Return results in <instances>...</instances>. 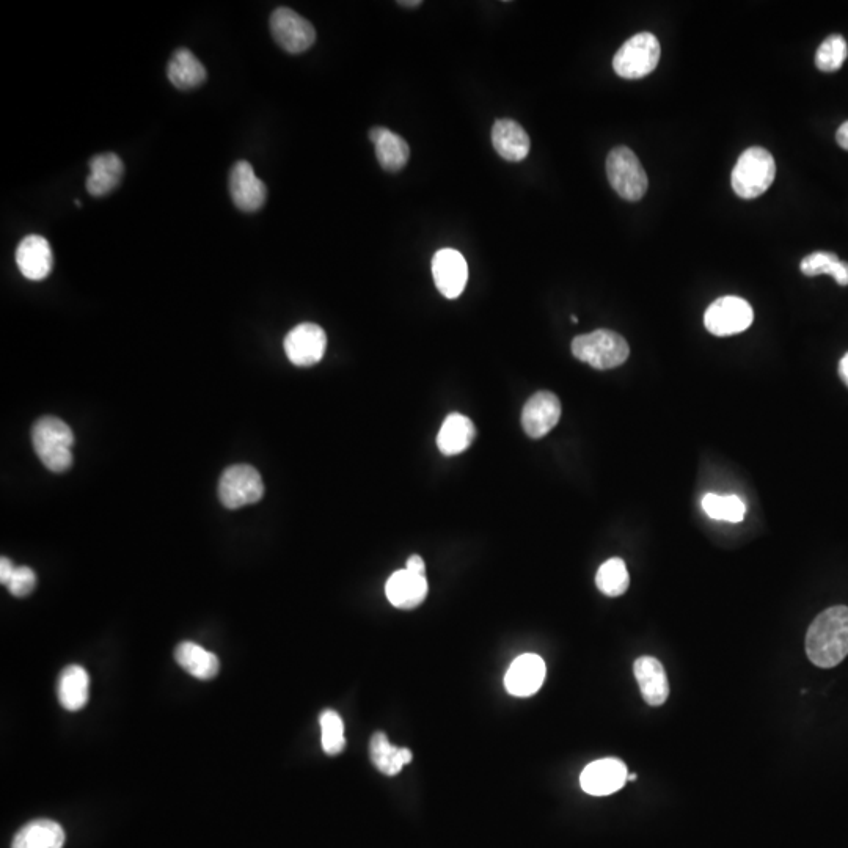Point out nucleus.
<instances>
[{"mask_svg": "<svg viewBox=\"0 0 848 848\" xmlns=\"http://www.w3.org/2000/svg\"><path fill=\"white\" fill-rule=\"evenodd\" d=\"M544 660L536 654H523L509 666L505 676V687L509 695L528 698L538 693L545 680Z\"/></svg>", "mask_w": 848, "mask_h": 848, "instance_id": "2eb2a0df", "label": "nucleus"}, {"mask_svg": "<svg viewBox=\"0 0 848 848\" xmlns=\"http://www.w3.org/2000/svg\"><path fill=\"white\" fill-rule=\"evenodd\" d=\"M230 194L236 208L244 212H256L267 200V187L255 175L252 164L239 161L230 172Z\"/></svg>", "mask_w": 848, "mask_h": 848, "instance_id": "ddd939ff", "label": "nucleus"}, {"mask_svg": "<svg viewBox=\"0 0 848 848\" xmlns=\"http://www.w3.org/2000/svg\"><path fill=\"white\" fill-rule=\"evenodd\" d=\"M60 704L70 712L84 709L90 695V676L82 666L70 665L63 669L57 685Z\"/></svg>", "mask_w": 848, "mask_h": 848, "instance_id": "5701e85b", "label": "nucleus"}, {"mask_svg": "<svg viewBox=\"0 0 848 848\" xmlns=\"http://www.w3.org/2000/svg\"><path fill=\"white\" fill-rule=\"evenodd\" d=\"M170 82L180 90H192L206 81L205 65L189 49L180 48L172 55L167 68Z\"/></svg>", "mask_w": 848, "mask_h": 848, "instance_id": "bb28decb", "label": "nucleus"}, {"mask_svg": "<svg viewBox=\"0 0 848 848\" xmlns=\"http://www.w3.org/2000/svg\"><path fill=\"white\" fill-rule=\"evenodd\" d=\"M839 376H841L842 381L848 387V352L842 357L841 362H839Z\"/></svg>", "mask_w": 848, "mask_h": 848, "instance_id": "e433bc0d", "label": "nucleus"}, {"mask_svg": "<svg viewBox=\"0 0 848 848\" xmlns=\"http://www.w3.org/2000/svg\"><path fill=\"white\" fill-rule=\"evenodd\" d=\"M572 354L580 362L596 370H613L629 359L630 348L626 338L613 330H594L572 341Z\"/></svg>", "mask_w": 848, "mask_h": 848, "instance_id": "20e7f679", "label": "nucleus"}, {"mask_svg": "<svg viewBox=\"0 0 848 848\" xmlns=\"http://www.w3.org/2000/svg\"><path fill=\"white\" fill-rule=\"evenodd\" d=\"M836 140H838L839 147L844 148V150L848 151V121H845L844 125L838 129V134H836Z\"/></svg>", "mask_w": 848, "mask_h": 848, "instance_id": "c9c22d12", "label": "nucleus"}, {"mask_svg": "<svg viewBox=\"0 0 848 848\" xmlns=\"http://www.w3.org/2000/svg\"><path fill=\"white\" fill-rule=\"evenodd\" d=\"M370 759L382 775L396 776L414 756L407 748L392 745L385 732H376L370 740Z\"/></svg>", "mask_w": 848, "mask_h": 848, "instance_id": "393cba45", "label": "nucleus"}, {"mask_svg": "<svg viewBox=\"0 0 848 848\" xmlns=\"http://www.w3.org/2000/svg\"><path fill=\"white\" fill-rule=\"evenodd\" d=\"M776 176L772 153L761 147H751L740 156L732 170L731 183L735 195L753 200L770 189Z\"/></svg>", "mask_w": 848, "mask_h": 848, "instance_id": "7ed1b4c3", "label": "nucleus"}, {"mask_svg": "<svg viewBox=\"0 0 848 848\" xmlns=\"http://www.w3.org/2000/svg\"><path fill=\"white\" fill-rule=\"evenodd\" d=\"M263 495V478L252 465H231L220 478L219 498L222 505L231 511L258 503Z\"/></svg>", "mask_w": 848, "mask_h": 848, "instance_id": "0eeeda50", "label": "nucleus"}, {"mask_svg": "<svg viewBox=\"0 0 848 848\" xmlns=\"http://www.w3.org/2000/svg\"><path fill=\"white\" fill-rule=\"evenodd\" d=\"M16 264L24 277L32 282H41L54 267V253L48 239L30 234L19 242L16 249Z\"/></svg>", "mask_w": 848, "mask_h": 848, "instance_id": "dca6fc26", "label": "nucleus"}, {"mask_svg": "<svg viewBox=\"0 0 848 848\" xmlns=\"http://www.w3.org/2000/svg\"><path fill=\"white\" fill-rule=\"evenodd\" d=\"M271 32L278 46L289 54L307 51L316 40L313 24L288 7L277 8L272 13Z\"/></svg>", "mask_w": 848, "mask_h": 848, "instance_id": "1a4fd4ad", "label": "nucleus"}, {"mask_svg": "<svg viewBox=\"0 0 848 848\" xmlns=\"http://www.w3.org/2000/svg\"><path fill=\"white\" fill-rule=\"evenodd\" d=\"M32 443L41 464L52 473L66 472L73 465L74 434L60 418H40L32 429Z\"/></svg>", "mask_w": 848, "mask_h": 848, "instance_id": "f03ea898", "label": "nucleus"}, {"mask_svg": "<svg viewBox=\"0 0 848 848\" xmlns=\"http://www.w3.org/2000/svg\"><path fill=\"white\" fill-rule=\"evenodd\" d=\"M561 418V403L552 392H539L528 399L522 410V426L531 439H542Z\"/></svg>", "mask_w": 848, "mask_h": 848, "instance_id": "4468645a", "label": "nucleus"}, {"mask_svg": "<svg viewBox=\"0 0 848 848\" xmlns=\"http://www.w3.org/2000/svg\"><path fill=\"white\" fill-rule=\"evenodd\" d=\"M321 745L327 756H338L346 748L344 723L335 710H324L319 717Z\"/></svg>", "mask_w": 848, "mask_h": 848, "instance_id": "7c9ffc66", "label": "nucleus"}, {"mask_svg": "<svg viewBox=\"0 0 848 848\" xmlns=\"http://www.w3.org/2000/svg\"><path fill=\"white\" fill-rule=\"evenodd\" d=\"M283 346L289 362L307 368L321 362L326 354L327 335L318 324L304 322L286 335Z\"/></svg>", "mask_w": 848, "mask_h": 848, "instance_id": "9d476101", "label": "nucleus"}, {"mask_svg": "<svg viewBox=\"0 0 848 848\" xmlns=\"http://www.w3.org/2000/svg\"><path fill=\"white\" fill-rule=\"evenodd\" d=\"M65 831L54 820L40 819L27 823L16 833L11 848H62Z\"/></svg>", "mask_w": 848, "mask_h": 848, "instance_id": "b1692460", "label": "nucleus"}, {"mask_svg": "<svg viewBox=\"0 0 848 848\" xmlns=\"http://www.w3.org/2000/svg\"><path fill=\"white\" fill-rule=\"evenodd\" d=\"M806 654L819 668H834L848 655V607L823 611L806 633Z\"/></svg>", "mask_w": 848, "mask_h": 848, "instance_id": "f257e3e1", "label": "nucleus"}, {"mask_svg": "<svg viewBox=\"0 0 848 848\" xmlns=\"http://www.w3.org/2000/svg\"><path fill=\"white\" fill-rule=\"evenodd\" d=\"M800 269L806 277L831 275L838 282V285L848 286V263L839 260V256L834 255V253H811V255L803 258Z\"/></svg>", "mask_w": 848, "mask_h": 848, "instance_id": "cd10ccee", "label": "nucleus"}, {"mask_svg": "<svg viewBox=\"0 0 848 848\" xmlns=\"http://www.w3.org/2000/svg\"><path fill=\"white\" fill-rule=\"evenodd\" d=\"M492 145L501 158L509 162L523 161L531 148L527 131L517 121L509 118L495 121L492 128Z\"/></svg>", "mask_w": 848, "mask_h": 848, "instance_id": "6ab92c4d", "label": "nucleus"}, {"mask_svg": "<svg viewBox=\"0 0 848 848\" xmlns=\"http://www.w3.org/2000/svg\"><path fill=\"white\" fill-rule=\"evenodd\" d=\"M660 43L649 32H640L622 44L613 59L615 73L622 79H643L657 68L660 62Z\"/></svg>", "mask_w": 848, "mask_h": 848, "instance_id": "39448f33", "label": "nucleus"}, {"mask_svg": "<svg viewBox=\"0 0 848 848\" xmlns=\"http://www.w3.org/2000/svg\"><path fill=\"white\" fill-rule=\"evenodd\" d=\"M15 569L16 567L13 566V563L8 558H5V556L0 560V582H2V585H7Z\"/></svg>", "mask_w": 848, "mask_h": 848, "instance_id": "f704fd0d", "label": "nucleus"}, {"mask_svg": "<svg viewBox=\"0 0 848 848\" xmlns=\"http://www.w3.org/2000/svg\"><path fill=\"white\" fill-rule=\"evenodd\" d=\"M428 580L426 575L414 574V572L403 571L395 572L392 577L388 578L385 585V594L393 607L401 608V610H414L423 604L424 599L428 596Z\"/></svg>", "mask_w": 848, "mask_h": 848, "instance_id": "f3484780", "label": "nucleus"}, {"mask_svg": "<svg viewBox=\"0 0 848 848\" xmlns=\"http://www.w3.org/2000/svg\"><path fill=\"white\" fill-rule=\"evenodd\" d=\"M406 569L407 571L414 572V574L426 575V564H424L423 558L418 555L410 556L409 560H407Z\"/></svg>", "mask_w": 848, "mask_h": 848, "instance_id": "72a5a7b5", "label": "nucleus"}, {"mask_svg": "<svg viewBox=\"0 0 848 848\" xmlns=\"http://www.w3.org/2000/svg\"><path fill=\"white\" fill-rule=\"evenodd\" d=\"M571 319H572V322H574V324H577V322H578L577 316H572Z\"/></svg>", "mask_w": 848, "mask_h": 848, "instance_id": "ea45409f", "label": "nucleus"}, {"mask_svg": "<svg viewBox=\"0 0 848 848\" xmlns=\"http://www.w3.org/2000/svg\"><path fill=\"white\" fill-rule=\"evenodd\" d=\"M627 778V765L615 757H607L586 765L580 776V784L586 794L607 797L626 786Z\"/></svg>", "mask_w": 848, "mask_h": 848, "instance_id": "9b49d317", "label": "nucleus"}, {"mask_svg": "<svg viewBox=\"0 0 848 848\" xmlns=\"http://www.w3.org/2000/svg\"><path fill=\"white\" fill-rule=\"evenodd\" d=\"M8 591L15 597H26L37 586V575L27 566L16 567L7 585Z\"/></svg>", "mask_w": 848, "mask_h": 848, "instance_id": "473e14b6", "label": "nucleus"}, {"mask_svg": "<svg viewBox=\"0 0 848 848\" xmlns=\"http://www.w3.org/2000/svg\"><path fill=\"white\" fill-rule=\"evenodd\" d=\"M475 435V424L470 418L461 414H451L443 421L437 435V446L440 453L445 456H457L470 448Z\"/></svg>", "mask_w": 848, "mask_h": 848, "instance_id": "4be33fe9", "label": "nucleus"}, {"mask_svg": "<svg viewBox=\"0 0 848 848\" xmlns=\"http://www.w3.org/2000/svg\"><path fill=\"white\" fill-rule=\"evenodd\" d=\"M607 175L611 187L627 202H638L649 186L640 159L630 148L616 147L607 158Z\"/></svg>", "mask_w": 848, "mask_h": 848, "instance_id": "423d86ee", "label": "nucleus"}, {"mask_svg": "<svg viewBox=\"0 0 848 848\" xmlns=\"http://www.w3.org/2000/svg\"><path fill=\"white\" fill-rule=\"evenodd\" d=\"M87 191L93 197H104L117 189L125 172L123 161L115 153H104L90 159Z\"/></svg>", "mask_w": 848, "mask_h": 848, "instance_id": "aec40b11", "label": "nucleus"}, {"mask_svg": "<svg viewBox=\"0 0 848 848\" xmlns=\"http://www.w3.org/2000/svg\"><path fill=\"white\" fill-rule=\"evenodd\" d=\"M370 140L376 148L377 161L387 172H399L406 167L410 158V148L403 137L387 128H373Z\"/></svg>", "mask_w": 848, "mask_h": 848, "instance_id": "412c9836", "label": "nucleus"}, {"mask_svg": "<svg viewBox=\"0 0 848 848\" xmlns=\"http://www.w3.org/2000/svg\"><path fill=\"white\" fill-rule=\"evenodd\" d=\"M399 5H401V7H406V8H415V7H420L421 2H420V0H415V2H399Z\"/></svg>", "mask_w": 848, "mask_h": 848, "instance_id": "4c0bfd02", "label": "nucleus"}, {"mask_svg": "<svg viewBox=\"0 0 848 848\" xmlns=\"http://www.w3.org/2000/svg\"><path fill=\"white\" fill-rule=\"evenodd\" d=\"M432 275L435 286L446 299H457L467 285V261L457 250H439L432 258Z\"/></svg>", "mask_w": 848, "mask_h": 848, "instance_id": "f8f14e48", "label": "nucleus"}, {"mask_svg": "<svg viewBox=\"0 0 848 848\" xmlns=\"http://www.w3.org/2000/svg\"><path fill=\"white\" fill-rule=\"evenodd\" d=\"M627 781H632V783L633 781H636L635 773H630L629 778H627Z\"/></svg>", "mask_w": 848, "mask_h": 848, "instance_id": "58836bf2", "label": "nucleus"}, {"mask_svg": "<svg viewBox=\"0 0 848 848\" xmlns=\"http://www.w3.org/2000/svg\"><path fill=\"white\" fill-rule=\"evenodd\" d=\"M754 321L751 305L742 297L724 296L715 300L704 315V324L715 337H731L750 329Z\"/></svg>", "mask_w": 848, "mask_h": 848, "instance_id": "6e6552de", "label": "nucleus"}, {"mask_svg": "<svg viewBox=\"0 0 848 848\" xmlns=\"http://www.w3.org/2000/svg\"><path fill=\"white\" fill-rule=\"evenodd\" d=\"M633 673H635L636 682L640 685L641 695L649 706H663L668 701V677H666L665 668L657 658L649 657V655L638 658L633 665Z\"/></svg>", "mask_w": 848, "mask_h": 848, "instance_id": "a211bd4d", "label": "nucleus"}, {"mask_svg": "<svg viewBox=\"0 0 848 848\" xmlns=\"http://www.w3.org/2000/svg\"><path fill=\"white\" fill-rule=\"evenodd\" d=\"M702 509L710 519L723 522L739 523L745 517V503L735 495L721 497L717 494H707L702 498Z\"/></svg>", "mask_w": 848, "mask_h": 848, "instance_id": "c756f323", "label": "nucleus"}, {"mask_svg": "<svg viewBox=\"0 0 848 848\" xmlns=\"http://www.w3.org/2000/svg\"><path fill=\"white\" fill-rule=\"evenodd\" d=\"M175 660L181 668L195 679L209 680L219 674L220 662L217 655L192 641H184L175 649Z\"/></svg>", "mask_w": 848, "mask_h": 848, "instance_id": "a878e982", "label": "nucleus"}, {"mask_svg": "<svg viewBox=\"0 0 848 848\" xmlns=\"http://www.w3.org/2000/svg\"><path fill=\"white\" fill-rule=\"evenodd\" d=\"M596 585L600 593L608 597H619L626 593L630 585L629 571L621 558H611L599 567Z\"/></svg>", "mask_w": 848, "mask_h": 848, "instance_id": "c85d7f7f", "label": "nucleus"}, {"mask_svg": "<svg viewBox=\"0 0 848 848\" xmlns=\"http://www.w3.org/2000/svg\"><path fill=\"white\" fill-rule=\"evenodd\" d=\"M848 55L847 41L842 35L834 33L820 44L816 54V65L823 73L841 70Z\"/></svg>", "mask_w": 848, "mask_h": 848, "instance_id": "2f4dec72", "label": "nucleus"}]
</instances>
